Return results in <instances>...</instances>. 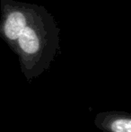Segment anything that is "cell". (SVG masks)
I'll use <instances>...</instances> for the list:
<instances>
[{"label":"cell","mask_w":131,"mask_h":132,"mask_svg":"<svg viewBox=\"0 0 131 132\" xmlns=\"http://www.w3.org/2000/svg\"><path fill=\"white\" fill-rule=\"evenodd\" d=\"M0 38L17 56L28 83L49 70L60 53V29L43 5L0 0Z\"/></svg>","instance_id":"cell-1"},{"label":"cell","mask_w":131,"mask_h":132,"mask_svg":"<svg viewBox=\"0 0 131 132\" xmlns=\"http://www.w3.org/2000/svg\"><path fill=\"white\" fill-rule=\"evenodd\" d=\"M93 123L103 132H131V114L121 111H101L95 115Z\"/></svg>","instance_id":"cell-2"}]
</instances>
